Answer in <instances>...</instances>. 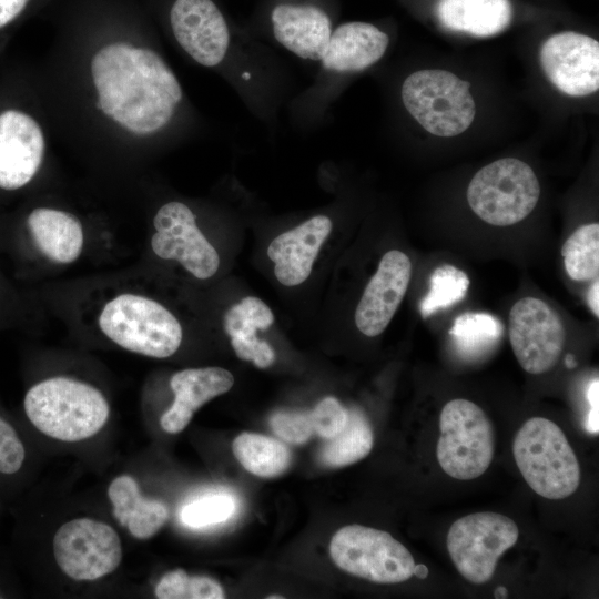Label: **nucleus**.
<instances>
[{
    "label": "nucleus",
    "instance_id": "f257e3e1",
    "mask_svg": "<svg viewBox=\"0 0 599 599\" xmlns=\"http://www.w3.org/2000/svg\"><path fill=\"white\" fill-rule=\"evenodd\" d=\"M30 422L62 441L95 435L109 417V404L95 387L67 377H53L31 387L24 397Z\"/></svg>",
    "mask_w": 599,
    "mask_h": 599
},
{
    "label": "nucleus",
    "instance_id": "f03ea898",
    "mask_svg": "<svg viewBox=\"0 0 599 599\" xmlns=\"http://www.w3.org/2000/svg\"><path fill=\"white\" fill-rule=\"evenodd\" d=\"M516 465L528 486L547 499H564L580 484V466L560 427L544 417L522 424L512 443Z\"/></svg>",
    "mask_w": 599,
    "mask_h": 599
},
{
    "label": "nucleus",
    "instance_id": "7ed1b4c3",
    "mask_svg": "<svg viewBox=\"0 0 599 599\" xmlns=\"http://www.w3.org/2000/svg\"><path fill=\"white\" fill-rule=\"evenodd\" d=\"M99 325L119 346L150 357H169L182 342L176 317L156 301L141 295L121 294L108 302Z\"/></svg>",
    "mask_w": 599,
    "mask_h": 599
},
{
    "label": "nucleus",
    "instance_id": "20e7f679",
    "mask_svg": "<svg viewBox=\"0 0 599 599\" xmlns=\"http://www.w3.org/2000/svg\"><path fill=\"white\" fill-rule=\"evenodd\" d=\"M402 100L426 131L443 138L466 131L476 114L469 82L444 70H420L408 75Z\"/></svg>",
    "mask_w": 599,
    "mask_h": 599
},
{
    "label": "nucleus",
    "instance_id": "39448f33",
    "mask_svg": "<svg viewBox=\"0 0 599 599\" xmlns=\"http://www.w3.org/2000/svg\"><path fill=\"white\" fill-rule=\"evenodd\" d=\"M436 456L450 477L470 480L481 476L495 454V432L485 412L475 403L455 398L441 409Z\"/></svg>",
    "mask_w": 599,
    "mask_h": 599
},
{
    "label": "nucleus",
    "instance_id": "423d86ee",
    "mask_svg": "<svg viewBox=\"0 0 599 599\" xmlns=\"http://www.w3.org/2000/svg\"><path fill=\"white\" fill-rule=\"evenodd\" d=\"M540 196L532 169L515 158L487 164L471 179L467 201L474 213L495 226L514 225L526 219Z\"/></svg>",
    "mask_w": 599,
    "mask_h": 599
},
{
    "label": "nucleus",
    "instance_id": "0eeeda50",
    "mask_svg": "<svg viewBox=\"0 0 599 599\" xmlns=\"http://www.w3.org/2000/svg\"><path fill=\"white\" fill-rule=\"evenodd\" d=\"M332 560L342 570L377 583L412 578L415 559L390 534L361 525L337 530L329 545Z\"/></svg>",
    "mask_w": 599,
    "mask_h": 599
},
{
    "label": "nucleus",
    "instance_id": "6e6552de",
    "mask_svg": "<svg viewBox=\"0 0 599 599\" xmlns=\"http://www.w3.org/2000/svg\"><path fill=\"white\" fill-rule=\"evenodd\" d=\"M518 536V527L511 518L483 511L454 521L446 545L459 573L480 585L491 579L499 558L517 542Z\"/></svg>",
    "mask_w": 599,
    "mask_h": 599
},
{
    "label": "nucleus",
    "instance_id": "1a4fd4ad",
    "mask_svg": "<svg viewBox=\"0 0 599 599\" xmlns=\"http://www.w3.org/2000/svg\"><path fill=\"white\" fill-rule=\"evenodd\" d=\"M53 554L61 570L75 580H95L114 571L122 548L116 531L90 518L63 524L53 538Z\"/></svg>",
    "mask_w": 599,
    "mask_h": 599
},
{
    "label": "nucleus",
    "instance_id": "9d476101",
    "mask_svg": "<svg viewBox=\"0 0 599 599\" xmlns=\"http://www.w3.org/2000/svg\"><path fill=\"white\" fill-rule=\"evenodd\" d=\"M508 335L524 370L532 375L549 372L562 353L566 331L557 313L544 301L524 297L509 312Z\"/></svg>",
    "mask_w": 599,
    "mask_h": 599
},
{
    "label": "nucleus",
    "instance_id": "9b49d317",
    "mask_svg": "<svg viewBox=\"0 0 599 599\" xmlns=\"http://www.w3.org/2000/svg\"><path fill=\"white\" fill-rule=\"evenodd\" d=\"M153 224L155 233L151 247L155 255L177 261L200 280L210 278L217 272L219 254L199 230L195 215L184 203L172 201L162 205Z\"/></svg>",
    "mask_w": 599,
    "mask_h": 599
},
{
    "label": "nucleus",
    "instance_id": "f8f14e48",
    "mask_svg": "<svg viewBox=\"0 0 599 599\" xmlns=\"http://www.w3.org/2000/svg\"><path fill=\"white\" fill-rule=\"evenodd\" d=\"M540 64L567 95L585 97L599 89V42L591 37L572 31L549 37L540 49Z\"/></svg>",
    "mask_w": 599,
    "mask_h": 599
},
{
    "label": "nucleus",
    "instance_id": "ddd939ff",
    "mask_svg": "<svg viewBox=\"0 0 599 599\" xmlns=\"http://www.w3.org/2000/svg\"><path fill=\"white\" fill-rule=\"evenodd\" d=\"M170 24L181 48L199 64L215 67L230 45L226 20L212 0H174Z\"/></svg>",
    "mask_w": 599,
    "mask_h": 599
},
{
    "label": "nucleus",
    "instance_id": "4468645a",
    "mask_svg": "<svg viewBox=\"0 0 599 599\" xmlns=\"http://www.w3.org/2000/svg\"><path fill=\"white\" fill-rule=\"evenodd\" d=\"M412 276L404 252L392 250L382 257L355 311V324L366 336L382 334L399 307Z\"/></svg>",
    "mask_w": 599,
    "mask_h": 599
},
{
    "label": "nucleus",
    "instance_id": "2eb2a0df",
    "mask_svg": "<svg viewBox=\"0 0 599 599\" xmlns=\"http://www.w3.org/2000/svg\"><path fill=\"white\" fill-rule=\"evenodd\" d=\"M43 152V133L32 116L12 109L0 113L1 189L28 184L41 165Z\"/></svg>",
    "mask_w": 599,
    "mask_h": 599
},
{
    "label": "nucleus",
    "instance_id": "dca6fc26",
    "mask_svg": "<svg viewBox=\"0 0 599 599\" xmlns=\"http://www.w3.org/2000/svg\"><path fill=\"white\" fill-rule=\"evenodd\" d=\"M332 226L328 216L316 215L280 234L270 243L267 255L275 263L274 274L281 284L295 286L309 276Z\"/></svg>",
    "mask_w": 599,
    "mask_h": 599
},
{
    "label": "nucleus",
    "instance_id": "f3484780",
    "mask_svg": "<svg viewBox=\"0 0 599 599\" xmlns=\"http://www.w3.org/2000/svg\"><path fill=\"white\" fill-rule=\"evenodd\" d=\"M271 21L275 39L285 49L303 59H323L332 22L322 8L313 4H277L272 10Z\"/></svg>",
    "mask_w": 599,
    "mask_h": 599
},
{
    "label": "nucleus",
    "instance_id": "a211bd4d",
    "mask_svg": "<svg viewBox=\"0 0 599 599\" xmlns=\"http://www.w3.org/2000/svg\"><path fill=\"white\" fill-rule=\"evenodd\" d=\"M233 384V375L221 367L189 368L175 373L170 380L174 402L162 415L161 427L170 434L182 432L194 412L212 398L229 392Z\"/></svg>",
    "mask_w": 599,
    "mask_h": 599
},
{
    "label": "nucleus",
    "instance_id": "6ab92c4d",
    "mask_svg": "<svg viewBox=\"0 0 599 599\" xmlns=\"http://www.w3.org/2000/svg\"><path fill=\"white\" fill-rule=\"evenodd\" d=\"M388 43V35L374 24L361 21L346 22L332 30L321 62L328 71L341 73L362 71L384 55Z\"/></svg>",
    "mask_w": 599,
    "mask_h": 599
},
{
    "label": "nucleus",
    "instance_id": "aec40b11",
    "mask_svg": "<svg viewBox=\"0 0 599 599\" xmlns=\"http://www.w3.org/2000/svg\"><path fill=\"white\" fill-rule=\"evenodd\" d=\"M273 322L271 308L257 297L247 296L232 305L224 315V329L236 356L258 368L271 366L275 352L267 342L257 338L256 331L267 329Z\"/></svg>",
    "mask_w": 599,
    "mask_h": 599
},
{
    "label": "nucleus",
    "instance_id": "412c9836",
    "mask_svg": "<svg viewBox=\"0 0 599 599\" xmlns=\"http://www.w3.org/2000/svg\"><path fill=\"white\" fill-rule=\"evenodd\" d=\"M28 225L38 247L51 261L68 264L81 254L83 227L73 214L39 207L29 215Z\"/></svg>",
    "mask_w": 599,
    "mask_h": 599
},
{
    "label": "nucleus",
    "instance_id": "4be33fe9",
    "mask_svg": "<svg viewBox=\"0 0 599 599\" xmlns=\"http://www.w3.org/2000/svg\"><path fill=\"white\" fill-rule=\"evenodd\" d=\"M437 16L449 30L491 37L510 24L514 10L509 0H439Z\"/></svg>",
    "mask_w": 599,
    "mask_h": 599
},
{
    "label": "nucleus",
    "instance_id": "5701e85b",
    "mask_svg": "<svg viewBox=\"0 0 599 599\" xmlns=\"http://www.w3.org/2000/svg\"><path fill=\"white\" fill-rule=\"evenodd\" d=\"M113 505V515L139 539L152 537L165 524L169 510L159 500L141 496L136 481L126 475L115 478L108 490Z\"/></svg>",
    "mask_w": 599,
    "mask_h": 599
},
{
    "label": "nucleus",
    "instance_id": "b1692460",
    "mask_svg": "<svg viewBox=\"0 0 599 599\" xmlns=\"http://www.w3.org/2000/svg\"><path fill=\"white\" fill-rule=\"evenodd\" d=\"M232 448L241 465L262 478L282 475L292 460L290 449L282 441L261 434L242 433L233 440Z\"/></svg>",
    "mask_w": 599,
    "mask_h": 599
},
{
    "label": "nucleus",
    "instance_id": "393cba45",
    "mask_svg": "<svg viewBox=\"0 0 599 599\" xmlns=\"http://www.w3.org/2000/svg\"><path fill=\"white\" fill-rule=\"evenodd\" d=\"M373 443L374 435L367 417L358 408H351L345 428L323 446L321 463L331 468L355 464L370 453Z\"/></svg>",
    "mask_w": 599,
    "mask_h": 599
},
{
    "label": "nucleus",
    "instance_id": "a878e982",
    "mask_svg": "<svg viewBox=\"0 0 599 599\" xmlns=\"http://www.w3.org/2000/svg\"><path fill=\"white\" fill-rule=\"evenodd\" d=\"M567 275L587 282L599 274V224H585L573 231L561 247Z\"/></svg>",
    "mask_w": 599,
    "mask_h": 599
},
{
    "label": "nucleus",
    "instance_id": "bb28decb",
    "mask_svg": "<svg viewBox=\"0 0 599 599\" xmlns=\"http://www.w3.org/2000/svg\"><path fill=\"white\" fill-rule=\"evenodd\" d=\"M502 331V324L497 317L487 313L468 312L455 319L449 335L460 353L478 356L497 344Z\"/></svg>",
    "mask_w": 599,
    "mask_h": 599
},
{
    "label": "nucleus",
    "instance_id": "cd10ccee",
    "mask_svg": "<svg viewBox=\"0 0 599 599\" xmlns=\"http://www.w3.org/2000/svg\"><path fill=\"white\" fill-rule=\"evenodd\" d=\"M469 284L467 274L456 266L443 264L435 268L429 278V291L420 302L422 316L426 318L439 309L460 302Z\"/></svg>",
    "mask_w": 599,
    "mask_h": 599
},
{
    "label": "nucleus",
    "instance_id": "c85d7f7f",
    "mask_svg": "<svg viewBox=\"0 0 599 599\" xmlns=\"http://www.w3.org/2000/svg\"><path fill=\"white\" fill-rule=\"evenodd\" d=\"M155 596L160 599H222L224 591L212 578L190 577L184 570L176 569L161 578Z\"/></svg>",
    "mask_w": 599,
    "mask_h": 599
},
{
    "label": "nucleus",
    "instance_id": "c756f323",
    "mask_svg": "<svg viewBox=\"0 0 599 599\" xmlns=\"http://www.w3.org/2000/svg\"><path fill=\"white\" fill-rule=\"evenodd\" d=\"M236 509L234 498L226 494H215L199 498L185 505L180 512L183 525L204 528L230 519Z\"/></svg>",
    "mask_w": 599,
    "mask_h": 599
},
{
    "label": "nucleus",
    "instance_id": "7c9ffc66",
    "mask_svg": "<svg viewBox=\"0 0 599 599\" xmlns=\"http://www.w3.org/2000/svg\"><path fill=\"white\" fill-rule=\"evenodd\" d=\"M273 432L284 441L301 445L315 434L311 412H276L270 418Z\"/></svg>",
    "mask_w": 599,
    "mask_h": 599
},
{
    "label": "nucleus",
    "instance_id": "2f4dec72",
    "mask_svg": "<svg viewBox=\"0 0 599 599\" xmlns=\"http://www.w3.org/2000/svg\"><path fill=\"white\" fill-rule=\"evenodd\" d=\"M314 433L324 439H332L347 425L348 409L334 397L322 399L311 412Z\"/></svg>",
    "mask_w": 599,
    "mask_h": 599
},
{
    "label": "nucleus",
    "instance_id": "473e14b6",
    "mask_svg": "<svg viewBox=\"0 0 599 599\" xmlns=\"http://www.w3.org/2000/svg\"><path fill=\"white\" fill-rule=\"evenodd\" d=\"M24 460V448L17 433L0 418V473L13 474Z\"/></svg>",
    "mask_w": 599,
    "mask_h": 599
},
{
    "label": "nucleus",
    "instance_id": "72a5a7b5",
    "mask_svg": "<svg viewBox=\"0 0 599 599\" xmlns=\"http://www.w3.org/2000/svg\"><path fill=\"white\" fill-rule=\"evenodd\" d=\"M586 396H587V400L590 405V409L588 412V415H587V420H586V424H585V427L587 429L588 433L592 434V435H597L599 433V416H598V412H599V406H598V403H599V382H598V378L593 379L589 386H588V389H587V393H586Z\"/></svg>",
    "mask_w": 599,
    "mask_h": 599
},
{
    "label": "nucleus",
    "instance_id": "f704fd0d",
    "mask_svg": "<svg viewBox=\"0 0 599 599\" xmlns=\"http://www.w3.org/2000/svg\"><path fill=\"white\" fill-rule=\"evenodd\" d=\"M31 0H0V29L14 21Z\"/></svg>",
    "mask_w": 599,
    "mask_h": 599
},
{
    "label": "nucleus",
    "instance_id": "c9c22d12",
    "mask_svg": "<svg viewBox=\"0 0 599 599\" xmlns=\"http://www.w3.org/2000/svg\"><path fill=\"white\" fill-rule=\"evenodd\" d=\"M598 295H599V281L597 277L596 281L591 284L588 295H587L588 305L596 317L599 316Z\"/></svg>",
    "mask_w": 599,
    "mask_h": 599
},
{
    "label": "nucleus",
    "instance_id": "e433bc0d",
    "mask_svg": "<svg viewBox=\"0 0 599 599\" xmlns=\"http://www.w3.org/2000/svg\"><path fill=\"white\" fill-rule=\"evenodd\" d=\"M413 575H415L418 578L424 579L428 576V568L423 564L415 565Z\"/></svg>",
    "mask_w": 599,
    "mask_h": 599
},
{
    "label": "nucleus",
    "instance_id": "4c0bfd02",
    "mask_svg": "<svg viewBox=\"0 0 599 599\" xmlns=\"http://www.w3.org/2000/svg\"><path fill=\"white\" fill-rule=\"evenodd\" d=\"M494 595H495V598H507L508 591L506 587L499 586L497 589H495Z\"/></svg>",
    "mask_w": 599,
    "mask_h": 599
},
{
    "label": "nucleus",
    "instance_id": "58836bf2",
    "mask_svg": "<svg viewBox=\"0 0 599 599\" xmlns=\"http://www.w3.org/2000/svg\"><path fill=\"white\" fill-rule=\"evenodd\" d=\"M566 366L569 367V368H572V367L576 366V361L573 359L572 355H568L566 357Z\"/></svg>",
    "mask_w": 599,
    "mask_h": 599
},
{
    "label": "nucleus",
    "instance_id": "ea45409f",
    "mask_svg": "<svg viewBox=\"0 0 599 599\" xmlns=\"http://www.w3.org/2000/svg\"><path fill=\"white\" fill-rule=\"evenodd\" d=\"M283 596H268L267 599H283Z\"/></svg>",
    "mask_w": 599,
    "mask_h": 599
}]
</instances>
